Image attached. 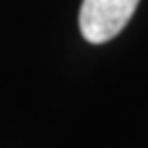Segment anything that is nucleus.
I'll list each match as a JSON object with an SVG mask.
<instances>
[{
  "instance_id": "f257e3e1",
  "label": "nucleus",
  "mask_w": 148,
  "mask_h": 148,
  "mask_svg": "<svg viewBox=\"0 0 148 148\" xmlns=\"http://www.w3.org/2000/svg\"><path fill=\"white\" fill-rule=\"evenodd\" d=\"M140 0H82L78 25L88 43H105L121 33Z\"/></svg>"
}]
</instances>
